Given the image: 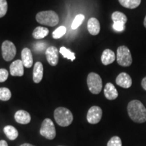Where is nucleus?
I'll use <instances>...</instances> for the list:
<instances>
[{
  "mask_svg": "<svg viewBox=\"0 0 146 146\" xmlns=\"http://www.w3.org/2000/svg\"><path fill=\"white\" fill-rule=\"evenodd\" d=\"M127 112L131 119L137 123L146 121V108L139 100H132L127 106Z\"/></svg>",
  "mask_w": 146,
  "mask_h": 146,
  "instance_id": "1",
  "label": "nucleus"
},
{
  "mask_svg": "<svg viewBox=\"0 0 146 146\" xmlns=\"http://www.w3.org/2000/svg\"><path fill=\"white\" fill-rule=\"evenodd\" d=\"M54 118L58 125L61 127H68L72 123L73 115L68 109L59 107L55 110Z\"/></svg>",
  "mask_w": 146,
  "mask_h": 146,
  "instance_id": "2",
  "label": "nucleus"
},
{
  "mask_svg": "<svg viewBox=\"0 0 146 146\" xmlns=\"http://www.w3.org/2000/svg\"><path fill=\"white\" fill-rule=\"evenodd\" d=\"M36 20L39 24L54 27L59 23V17L56 12L52 10L43 11L36 15Z\"/></svg>",
  "mask_w": 146,
  "mask_h": 146,
  "instance_id": "3",
  "label": "nucleus"
},
{
  "mask_svg": "<svg viewBox=\"0 0 146 146\" xmlns=\"http://www.w3.org/2000/svg\"><path fill=\"white\" fill-rule=\"evenodd\" d=\"M116 60L118 64L121 66L128 67L132 64L133 58L129 49L125 45L118 47L117 49Z\"/></svg>",
  "mask_w": 146,
  "mask_h": 146,
  "instance_id": "4",
  "label": "nucleus"
},
{
  "mask_svg": "<svg viewBox=\"0 0 146 146\" xmlns=\"http://www.w3.org/2000/svg\"><path fill=\"white\" fill-rule=\"evenodd\" d=\"M87 86L93 94H98L102 89V80L98 74L91 72L88 74L87 79Z\"/></svg>",
  "mask_w": 146,
  "mask_h": 146,
  "instance_id": "5",
  "label": "nucleus"
},
{
  "mask_svg": "<svg viewBox=\"0 0 146 146\" xmlns=\"http://www.w3.org/2000/svg\"><path fill=\"white\" fill-rule=\"evenodd\" d=\"M40 134L47 139H54L56 135V128L52 120L50 118H45L42 123Z\"/></svg>",
  "mask_w": 146,
  "mask_h": 146,
  "instance_id": "6",
  "label": "nucleus"
},
{
  "mask_svg": "<svg viewBox=\"0 0 146 146\" xmlns=\"http://www.w3.org/2000/svg\"><path fill=\"white\" fill-rule=\"evenodd\" d=\"M1 50H2L3 58L7 62L11 61L15 57L16 54V46L12 42L10 41H3Z\"/></svg>",
  "mask_w": 146,
  "mask_h": 146,
  "instance_id": "7",
  "label": "nucleus"
},
{
  "mask_svg": "<svg viewBox=\"0 0 146 146\" xmlns=\"http://www.w3.org/2000/svg\"><path fill=\"white\" fill-rule=\"evenodd\" d=\"M102 117V110L99 106L91 107L87 114V120L90 124H97L101 120Z\"/></svg>",
  "mask_w": 146,
  "mask_h": 146,
  "instance_id": "8",
  "label": "nucleus"
},
{
  "mask_svg": "<svg viewBox=\"0 0 146 146\" xmlns=\"http://www.w3.org/2000/svg\"><path fill=\"white\" fill-rule=\"evenodd\" d=\"M45 55L48 63L52 66L57 65L58 62V49L54 46L47 47L45 51Z\"/></svg>",
  "mask_w": 146,
  "mask_h": 146,
  "instance_id": "9",
  "label": "nucleus"
},
{
  "mask_svg": "<svg viewBox=\"0 0 146 146\" xmlns=\"http://www.w3.org/2000/svg\"><path fill=\"white\" fill-rule=\"evenodd\" d=\"M116 83L118 86L125 89H128L130 88L132 85V79L130 75L127 73L122 72L116 77Z\"/></svg>",
  "mask_w": 146,
  "mask_h": 146,
  "instance_id": "10",
  "label": "nucleus"
},
{
  "mask_svg": "<svg viewBox=\"0 0 146 146\" xmlns=\"http://www.w3.org/2000/svg\"><path fill=\"white\" fill-rule=\"evenodd\" d=\"M24 65L21 60H17L11 64L10 72L12 76H22L24 74Z\"/></svg>",
  "mask_w": 146,
  "mask_h": 146,
  "instance_id": "11",
  "label": "nucleus"
},
{
  "mask_svg": "<svg viewBox=\"0 0 146 146\" xmlns=\"http://www.w3.org/2000/svg\"><path fill=\"white\" fill-rule=\"evenodd\" d=\"M14 118L18 123L27 125L31 122V117L28 112L25 110H18L14 115Z\"/></svg>",
  "mask_w": 146,
  "mask_h": 146,
  "instance_id": "12",
  "label": "nucleus"
},
{
  "mask_svg": "<svg viewBox=\"0 0 146 146\" xmlns=\"http://www.w3.org/2000/svg\"><path fill=\"white\" fill-rule=\"evenodd\" d=\"M22 62H23L24 66L26 68H31L33 64V55L31 50L29 48H24L21 53Z\"/></svg>",
  "mask_w": 146,
  "mask_h": 146,
  "instance_id": "13",
  "label": "nucleus"
},
{
  "mask_svg": "<svg viewBox=\"0 0 146 146\" xmlns=\"http://www.w3.org/2000/svg\"><path fill=\"white\" fill-rule=\"evenodd\" d=\"M87 29L91 35H97L100 31V24L96 18H91L87 23Z\"/></svg>",
  "mask_w": 146,
  "mask_h": 146,
  "instance_id": "14",
  "label": "nucleus"
},
{
  "mask_svg": "<svg viewBox=\"0 0 146 146\" xmlns=\"http://www.w3.org/2000/svg\"><path fill=\"white\" fill-rule=\"evenodd\" d=\"M43 76V64L37 62L35 64L33 68V79L35 83H39L41 81Z\"/></svg>",
  "mask_w": 146,
  "mask_h": 146,
  "instance_id": "15",
  "label": "nucleus"
},
{
  "mask_svg": "<svg viewBox=\"0 0 146 146\" xmlns=\"http://www.w3.org/2000/svg\"><path fill=\"white\" fill-rule=\"evenodd\" d=\"M105 97L109 100H114L117 98L118 96L117 89L112 83H108L106 85L104 88Z\"/></svg>",
  "mask_w": 146,
  "mask_h": 146,
  "instance_id": "16",
  "label": "nucleus"
},
{
  "mask_svg": "<svg viewBox=\"0 0 146 146\" xmlns=\"http://www.w3.org/2000/svg\"><path fill=\"white\" fill-rule=\"evenodd\" d=\"M116 59L114 52L109 49H106L102 53L101 60L104 65H109L113 63Z\"/></svg>",
  "mask_w": 146,
  "mask_h": 146,
  "instance_id": "17",
  "label": "nucleus"
},
{
  "mask_svg": "<svg viewBox=\"0 0 146 146\" xmlns=\"http://www.w3.org/2000/svg\"><path fill=\"white\" fill-rule=\"evenodd\" d=\"M3 132L10 140H15L18 136L17 129L15 127H14L13 126H5L4 129H3Z\"/></svg>",
  "mask_w": 146,
  "mask_h": 146,
  "instance_id": "18",
  "label": "nucleus"
},
{
  "mask_svg": "<svg viewBox=\"0 0 146 146\" xmlns=\"http://www.w3.org/2000/svg\"><path fill=\"white\" fill-rule=\"evenodd\" d=\"M49 34V30L45 27H38L33 32V36L36 39H41Z\"/></svg>",
  "mask_w": 146,
  "mask_h": 146,
  "instance_id": "19",
  "label": "nucleus"
},
{
  "mask_svg": "<svg viewBox=\"0 0 146 146\" xmlns=\"http://www.w3.org/2000/svg\"><path fill=\"white\" fill-rule=\"evenodd\" d=\"M119 3L124 8L135 9L137 8L141 2V0H118Z\"/></svg>",
  "mask_w": 146,
  "mask_h": 146,
  "instance_id": "20",
  "label": "nucleus"
},
{
  "mask_svg": "<svg viewBox=\"0 0 146 146\" xmlns=\"http://www.w3.org/2000/svg\"><path fill=\"white\" fill-rule=\"evenodd\" d=\"M112 20L114 23L115 22H120L125 25L127 22V17L125 14L120 12H114L112 14Z\"/></svg>",
  "mask_w": 146,
  "mask_h": 146,
  "instance_id": "21",
  "label": "nucleus"
},
{
  "mask_svg": "<svg viewBox=\"0 0 146 146\" xmlns=\"http://www.w3.org/2000/svg\"><path fill=\"white\" fill-rule=\"evenodd\" d=\"M60 53L64 57L70 60L71 61H74L75 60V55H74V53L71 52L69 49L66 48L65 47H60Z\"/></svg>",
  "mask_w": 146,
  "mask_h": 146,
  "instance_id": "22",
  "label": "nucleus"
},
{
  "mask_svg": "<svg viewBox=\"0 0 146 146\" xmlns=\"http://www.w3.org/2000/svg\"><path fill=\"white\" fill-rule=\"evenodd\" d=\"M12 94L9 89L6 87L0 88V100L1 101H8L11 98Z\"/></svg>",
  "mask_w": 146,
  "mask_h": 146,
  "instance_id": "23",
  "label": "nucleus"
},
{
  "mask_svg": "<svg viewBox=\"0 0 146 146\" xmlns=\"http://www.w3.org/2000/svg\"><path fill=\"white\" fill-rule=\"evenodd\" d=\"M84 20H85V16L83 14H78L77 16H76L72 22V26H71L72 29L75 30L78 27H79L82 25Z\"/></svg>",
  "mask_w": 146,
  "mask_h": 146,
  "instance_id": "24",
  "label": "nucleus"
},
{
  "mask_svg": "<svg viewBox=\"0 0 146 146\" xmlns=\"http://www.w3.org/2000/svg\"><path fill=\"white\" fill-rule=\"evenodd\" d=\"M66 32V29L65 27L61 26L58 27V29H56V30L53 32V38L55 39H60V38H61L63 35H64Z\"/></svg>",
  "mask_w": 146,
  "mask_h": 146,
  "instance_id": "25",
  "label": "nucleus"
},
{
  "mask_svg": "<svg viewBox=\"0 0 146 146\" xmlns=\"http://www.w3.org/2000/svg\"><path fill=\"white\" fill-rule=\"evenodd\" d=\"M8 11V3L6 0H0V18H2Z\"/></svg>",
  "mask_w": 146,
  "mask_h": 146,
  "instance_id": "26",
  "label": "nucleus"
},
{
  "mask_svg": "<svg viewBox=\"0 0 146 146\" xmlns=\"http://www.w3.org/2000/svg\"><path fill=\"white\" fill-rule=\"evenodd\" d=\"M107 146H122L121 139L118 136L113 137L108 142Z\"/></svg>",
  "mask_w": 146,
  "mask_h": 146,
  "instance_id": "27",
  "label": "nucleus"
},
{
  "mask_svg": "<svg viewBox=\"0 0 146 146\" xmlns=\"http://www.w3.org/2000/svg\"><path fill=\"white\" fill-rule=\"evenodd\" d=\"M47 43H44V42H39V43H36L34 44V50L35 52H42L43 50H44L46 48Z\"/></svg>",
  "mask_w": 146,
  "mask_h": 146,
  "instance_id": "28",
  "label": "nucleus"
},
{
  "mask_svg": "<svg viewBox=\"0 0 146 146\" xmlns=\"http://www.w3.org/2000/svg\"><path fill=\"white\" fill-rule=\"evenodd\" d=\"M112 27L116 31L120 32L125 30V24L123 23H120V22H115V23H114V24H113Z\"/></svg>",
  "mask_w": 146,
  "mask_h": 146,
  "instance_id": "29",
  "label": "nucleus"
},
{
  "mask_svg": "<svg viewBox=\"0 0 146 146\" xmlns=\"http://www.w3.org/2000/svg\"><path fill=\"white\" fill-rule=\"evenodd\" d=\"M8 71L5 68L0 69V83L5 81L8 77Z\"/></svg>",
  "mask_w": 146,
  "mask_h": 146,
  "instance_id": "30",
  "label": "nucleus"
},
{
  "mask_svg": "<svg viewBox=\"0 0 146 146\" xmlns=\"http://www.w3.org/2000/svg\"><path fill=\"white\" fill-rule=\"evenodd\" d=\"M141 86H142V87H143V89H144V90L146 91V76L142 79Z\"/></svg>",
  "mask_w": 146,
  "mask_h": 146,
  "instance_id": "31",
  "label": "nucleus"
},
{
  "mask_svg": "<svg viewBox=\"0 0 146 146\" xmlns=\"http://www.w3.org/2000/svg\"><path fill=\"white\" fill-rule=\"evenodd\" d=\"M0 146H8V143L5 140H1L0 141Z\"/></svg>",
  "mask_w": 146,
  "mask_h": 146,
  "instance_id": "32",
  "label": "nucleus"
},
{
  "mask_svg": "<svg viewBox=\"0 0 146 146\" xmlns=\"http://www.w3.org/2000/svg\"><path fill=\"white\" fill-rule=\"evenodd\" d=\"M20 146H35V145H31V144H29V143H24V144H22V145Z\"/></svg>",
  "mask_w": 146,
  "mask_h": 146,
  "instance_id": "33",
  "label": "nucleus"
},
{
  "mask_svg": "<svg viewBox=\"0 0 146 146\" xmlns=\"http://www.w3.org/2000/svg\"><path fill=\"white\" fill-rule=\"evenodd\" d=\"M143 25H144V27L146 29V16L145 18H144V21H143Z\"/></svg>",
  "mask_w": 146,
  "mask_h": 146,
  "instance_id": "34",
  "label": "nucleus"
}]
</instances>
